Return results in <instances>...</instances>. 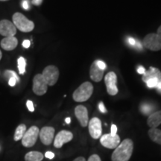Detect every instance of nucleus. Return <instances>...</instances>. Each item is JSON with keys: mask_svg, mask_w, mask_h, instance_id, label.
I'll return each instance as SVG.
<instances>
[{"mask_svg": "<svg viewBox=\"0 0 161 161\" xmlns=\"http://www.w3.org/2000/svg\"><path fill=\"white\" fill-rule=\"evenodd\" d=\"M88 128H89L90 135L92 138L97 140L100 136H102V122L98 118L93 117L91 119L88 123Z\"/></svg>", "mask_w": 161, "mask_h": 161, "instance_id": "11", "label": "nucleus"}, {"mask_svg": "<svg viewBox=\"0 0 161 161\" xmlns=\"http://www.w3.org/2000/svg\"><path fill=\"white\" fill-rule=\"evenodd\" d=\"M45 157L48 159H53L55 158V154L52 152H46L45 154Z\"/></svg>", "mask_w": 161, "mask_h": 161, "instance_id": "32", "label": "nucleus"}, {"mask_svg": "<svg viewBox=\"0 0 161 161\" xmlns=\"http://www.w3.org/2000/svg\"><path fill=\"white\" fill-rule=\"evenodd\" d=\"M33 92L37 96H43L47 92L48 84L42 74H37L33 78Z\"/></svg>", "mask_w": 161, "mask_h": 161, "instance_id": "7", "label": "nucleus"}, {"mask_svg": "<svg viewBox=\"0 0 161 161\" xmlns=\"http://www.w3.org/2000/svg\"><path fill=\"white\" fill-rule=\"evenodd\" d=\"M134 151V142L130 139H125L120 142L113 152L112 161H128Z\"/></svg>", "mask_w": 161, "mask_h": 161, "instance_id": "1", "label": "nucleus"}, {"mask_svg": "<svg viewBox=\"0 0 161 161\" xmlns=\"http://www.w3.org/2000/svg\"><path fill=\"white\" fill-rule=\"evenodd\" d=\"M55 136V128L50 126H45L40 130L39 137L42 143L45 146L51 145Z\"/></svg>", "mask_w": 161, "mask_h": 161, "instance_id": "12", "label": "nucleus"}, {"mask_svg": "<svg viewBox=\"0 0 161 161\" xmlns=\"http://www.w3.org/2000/svg\"><path fill=\"white\" fill-rule=\"evenodd\" d=\"M40 134V129L37 126H31L29 130H27L22 138V144L26 148H31L34 146L37 142Z\"/></svg>", "mask_w": 161, "mask_h": 161, "instance_id": "4", "label": "nucleus"}, {"mask_svg": "<svg viewBox=\"0 0 161 161\" xmlns=\"http://www.w3.org/2000/svg\"><path fill=\"white\" fill-rule=\"evenodd\" d=\"M148 136L153 142L161 145V130L158 128H151L148 130Z\"/></svg>", "mask_w": 161, "mask_h": 161, "instance_id": "19", "label": "nucleus"}, {"mask_svg": "<svg viewBox=\"0 0 161 161\" xmlns=\"http://www.w3.org/2000/svg\"><path fill=\"white\" fill-rule=\"evenodd\" d=\"M12 21L17 29L22 32H30L35 29V23L19 12H17L13 15Z\"/></svg>", "mask_w": 161, "mask_h": 161, "instance_id": "3", "label": "nucleus"}, {"mask_svg": "<svg viewBox=\"0 0 161 161\" xmlns=\"http://www.w3.org/2000/svg\"><path fill=\"white\" fill-rule=\"evenodd\" d=\"M157 34H158L159 35L161 36V25L160 26V27L158 28V33H157Z\"/></svg>", "mask_w": 161, "mask_h": 161, "instance_id": "40", "label": "nucleus"}, {"mask_svg": "<svg viewBox=\"0 0 161 161\" xmlns=\"http://www.w3.org/2000/svg\"><path fill=\"white\" fill-rule=\"evenodd\" d=\"M23 8L25 10H29V3H28L27 0H24L23 2Z\"/></svg>", "mask_w": 161, "mask_h": 161, "instance_id": "35", "label": "nucleus"}, {"mask_svg": "<svg viewBox=\"0 0 161 161\" xmlns=\"http://www.w3.org/2000/svg\"><path fill=\"white\" fill-rule=\"evenodd\" d=\"M141 110H142V112L144 114H148L151 112V110H152V108H151L150 106L145 104V105L142 106Z\"/></svg>", "mask_w": 161, "mask_h": 161, "instance_id": "25", "label": "nucleus"}, {"mask_svg": "<svg viewBox=\"0 0 161 161\" xmlns=\"http://www.w3.org/2000/svg\"><path fill=\"white\" fill-rule=\"evenodd\" d=\"M96 62H97L98 66H99V68H101V69H103V70L106 69L107 66H106V64L104 63V62L102 61V60H96Z\"/></svg>", "mask_w": 161, "mask_h": 161, "instance_id": "28", "label": "nucleus"}, {"mask_svg": "<svg viewBox=\"0 0 161 161\" xmlns=\"http://www.w3.org/2000/svg\"><path fill=\"white\" fill-rule=\"evenodd\" d=\"M147 124L151 128H156L161 124V110L150 114L147 120Z\"/></svg>", "mask_w": 161, "mask_h": 161, "instance_id": "17", "label": "nucleus"}, {"mask_svg": "<svg viewBox=\"0 0 161 161\" xmlns=\"http://www.w3.org/2000/svg\"><path fill=\"white\" fill-rule=\"evenodd\" d=\"M26 105H27L28 109L30 112H34L35 111V107H34V104L31 101L28 100L27 102H26Z\"/></svg>", "mask_w": 161, "mask_h": 161, "instance_id": "26", "label": "nucleus"}, {"mask_svg": "<svg viewBox=\"0 0 161 161\" xmlns=\"http://www.w3.org/2000/svg\"><path fill=\"white\" fill-rule=\"evenodd\" d=\"M87 161H102V160L98 154H92L90 157Z\"/></svg>", "mask_w": 161, "mask_h": 161, "instance_id": "27", "label": "nucleus"}, {"mask_svg": "<svg viewBox=\"0 0 161 161\" xmlns=\"http://www.w3.org/2000/svg\"><path fill=\"white\" fill-rule=\"evenodd\" d=\"M73 139V134L69 130H63L56 135L54 140V146L56 148H60L64 144L67 143Z\"/></svg>", "mask_w": 161, "mask_h": 161, "instance_id": "13", "label": "nucleus"}, {"mask_svg": "<svg viewBox=\"0 0 161 161\" xmlns=\"http://www.w3.org/2000/svg\"><path fill=\"white\" fill-rule=\"evenodd\" d=\"M142 44L146 49L154 52L159 51L161 49V36L155 33L148 34L144 37Z\"/></svg>", "mask_w": 161, "mask_h": 161, "instance_id": "5", "label": "nucleus"}, {"mask_svg": "<svg viewBox=\"0 0 161 161\" xmlns=\"http://www.w3.org/2000/svg\"><path fill=\"white\" fill-rule=\"evenodd\" d=\"M100 142L104 147L109 149L116 148L120 143V137L118 134L113 136L110 134H104L101 136Z\"/></svg>", "mask_w": 161, "mask_h": 161, "instance_id": "9", "label": "nucleus"}, {"mask_svg": "<svg viewBox=\"0 0 161 161\" xmlns=\"http://www.w3.org/2000/svg\"><path fill=\"white\" fill-rule=\"evenodd\" d=\"M93 92V86L89 81H85L74 91L72 98L77 102H84L91 97Z\"/></svg>", "mask_w": 161, "mask_h": 161, "instance_id": "2", "label": "nucleus"}, {"mask_svg": "<svg viewBox=\"0 0 161 161\" xmlns=\"http://www.w3.org/2000/svg\"><path fill=\"white\" fill-rule=\"evenodd\" d=\"M98 109L102 113H103V114H105L107 113V110L105 108V107H104V104L102 102H99V104H98Z\"/></svg>", "mask_w": 161, "mask_h": 161, "instance_id": "29", "label": "nucleus"}, {"mask_svg": "<svg viewBox=\"0 0 161 161\" xmlns=\"http://www.w3.org/2000/svg\"><path fill=\"white\" fill-rule=\"evenodd\" d=\"M26 126L24 124H20L19 126L16 128L14 136V141H19L22 140V138L23 137L24 134L26 131Z\"/></svg>", "mask_w": 161, "mask_h": 161, "instance_id": "21", "label": "nucleus"}, {"mask_svg": "<svg viewBox=\"0 0 161 161\" xmlns=\"http://www.w3.org/2000/svg\"><path fill=\"white\" fill-rule=\"evenodd\" d=\"M128 43H129V44H130V45H131V46H134L136 44L135 40H134V38H132V37L128 38Z\"/></svg>", "mask_w": 161, "mask_h": 161, "instance_id": "37", "label": "nucleus"}, {"mask_svg": "<svg viewBox=\"0 0 161 161\" xmlns=\"http://www.w3.org/2000/svg\"><path fill=\"white\" fill-rule=\"evenodd\" d=\"M17 64H18V69H19V74L23 75L25 72V66H26V62L25 58L23 57L19 58V59L17 60Z\"/></svg>", "mask_w": 161, "mask_h": 161, "instance_id": "22", "label": "nucleus"}, {"mask_svg": "<svg viewBox=\"0 0 161 161\" xmlns=\"http://www.w3.org/2000/svg\"><path fill=\"white\" fill-rule=\"evenodd\" d=\"M30 45H31V42H30L29 40H25L23 42V46L24 48H25V49L29 48Z\"/></svg>", "mask_w": 161, "mask_h": 161, "instance_id": "33", "label": "nucleus"}, {"mask_svg": "<svg viewBox=\"0 0 161 161\" xmlns=\"http://www.w3.org/2000/svg\"><path fill=\"white\" fill-rule=\"evenodd\" d=\"M146 69H145L143 66H139L138 69H137V72L139 74H141V75H143L145 72H146Z\"/></svg>", "mask_w": 161, "mask_h": 161, "instance_id": "34", "label": "nucleus"}, {"mask_svg": "<svg viewBox=\"0 0 161 161\" xmlns=\"http://www.w3.org/2000/svg\"><path fill=\"white\" fill-rule=\"evenodd\" d=\"M17 34V28L12 22L8 19H3L0 21V35L5 37H14Z\"/></svg>", "mask_w": 161, "mask_h": 161, "instance_id": "10", "label": "nucleus"}, {"mask_svg": "<svg viewBox=\"0 0 161 161\" xmlns=\"http://www.w3.org/2000/svg\"><path fill=\"white\" fill-rule=\"evenodd\" d=\"M18 45V40L15 37H8L1 40L0 46L5 51H12Z\"/></svg>", "mask_w": 161, "mask_h": 161, "instance_id": "16", "label": "nucleus"}, {"mask_svg": "<svg viewBox=\"0 0 161 161\" xmlns=\"http://www.w3.org/2000/svg\"><path fill=\"white\" fill-rule=\"evenodd\" d=\"M117 133V127H116V125H111V131H110V134L113 136L116 135Z\"/></svg>", "mask_w": 161, "mask_h": 161, "instance_id": "30", "label": "nucleus"}, {"mask_svg": "<svg viewBox=\"0 0 161 161\" xmlns=\"http://www.w3.org/2000/svg\"><path fill=\"white\" fill-rule=\"evenodd\" d=\"M2 57H3V53H2L1 50H0V60L2 59Z\"/></svg>", "mask_w": 161, "mask_h": 161, "instance_id": "41", "label": "nucleus"}, {"mask_svg": "<svg viewBox=\"0 0 161 161\" xmlns=\"http://www.w3.org/2000/svg\"><path fill=\"white\" fill-rule=\"evenodd\" d=\"M66 123H67V124H69L70 123V122H71V119H70L69 117H67V118H66Z\"/></svg>", "mask_w": 161, "mask_h": 161, "instance_id": "39", "label": "nucleus"}, {"mask_svg": "<svg viewBox=\"0 0 161 161\" xmlns=\"http://www.w3.org/2000/svg\"><path fill=\"white\" fill-rule=\"evenodd\" d=\"M42 75L48 86H54L57 83L58 78H59V69L57 66L54 65L47 66L43 69Z\"/></svg>", "mask_w": 161, "mask_h": 161, "instance_id": "6", "label": "nucleus"}, {"mask_svg": "<svg viewBox=\"0 0 161 161\" xmlns=\"http://www.w3.org/2000/svg\"><path fill=\"white\" fill-rule=\"evenodd\" d=\"M161 82L160 79H158V78H152V79L148 80L146 82L147 86L148 88H156L158 84Z\"/></svg>", "mask_w": 161, "mask_h": 161, "instance_id": "23", "label": "nucleus"}, {"mask_svg": "<svg viewBox=\"0 0 161 161\" xmlns=\"http://www.w3.org/2000/svg\"><path fill=\"white\" fill-rule=\"evenodd\" d=\"M43 160V154L39 152H28L25 156V161H42Z\"/></svg>", "mask_w": 161, "mask_h": 161, "instance_id": "20", "label": "nucleus"}, {"mask_svg": "<svg viewBox=\"0 0 161 161\" xmlns=\"http://www.w3.org/2000/svg\"><path fill=\"white\" fill-rule=\"evenodd\" d=\"M17 80L15 78H9L8 84L11 86H15V84H17Z\"/></svg>", "mask_w": 161, "mask_h": 161, "instance_id": "31", "label": "nucleus"}, {"mask_svg": "<svg viewBox=\"0 0 161 161\" xmlns=\"http://www.w3.org/2000/svg\"><path fill=\"white\" fill-rule=\"evenodd\" d=\"M104 70L99 68L96 60L91 64L90 69V77L95 82H99L103 78Z\"/></svg>", "mask_w": 161, "mask_h": 161, "instance_id": "15", "label": "nucleus"}, {"mask_svg": "<svg viewBox=\"0 0 161 161\" xmlns=\"http://www.w3.org/2000/svg\"><path fill=\"white\" fill-rule=\"evenodd\" d=\"M31 3L33 5H37V6H39L42 4L43 3V0H32Z\"/></svg>", "mask_w": 161, "mask_h": 161, "instance_id": "36", "label": "nucleus"}, {"mask_svg": "<svg viewBox=\"0 0 161 161\" xmlns=\"http://www.w3.org/2000/svg\"><path fill=\"white\" fill-rule=\"evenodd\" d=\"M75 115L82 127H86L89 123L88 111L85 106L78 105L75 108Z\"/></svg>", "mask_w": 161, "mask_h": 161, "instance_id": "14", "label": "nucleus"}, {"mask_svg": "<svg viewBox=\"0 0 161 161\" xmlns=\"http://www.w3.org/2000/svg\"><path fill=\"white\" fill-rule=\"evenodd\" d=\"M152 78H158L161 80V72L159 70L158 68H154L151 66L149 69L142 75V80L146 83L148 80L152 79Z\"/></svg>", "mask_w": 161, "mask_h": 161, "instance_id": "18", "label": "nucleus"}, {"mask_svg": "<svg viewBox=\"0 0 161 161\" xmlns=\"http://www.w3.org/2000/svg\"><path fill=\"white\" fill-rule=\"evenodd\" d=\"M4 75H5V77H9V78H15L17 81L19 80V78L17 76V73H16L14 71H12V70H6L5 73H4Z\"/></svg>", "mask_w": 161, "mask_h": 161, "instance_id": "24", "label": "nucleus"}, {"mask_svg": "<svg viewBox=\"0 0 161 161\" xmlns=\"http://www.w3.org/2000/svg\"><path fill=\"white\" fill-rule=\"evenodd\" d=\"M104 82L107 88L108 93L110 96H115L118 93L119 90L116 83H117V77L114 72H110L104 77Z\"/></svg>", "mask_w": 161, "mask_h": 161, "instance_id": "8", "label": "nucleus"}, {"mask_svg": "<svg viewBox=\"0 0 161 161\" xmlns=\"http://www.w3.org/2000/svg\"><path fill=\"white\" fill-rule=\"evenodd\" d=\"M73 161H86V160H85V158H83V157H78V158H75Z\"/></svg>", "mask_w": 161, "mask_h": 161, "instance_id": "38", "label": "nucleus"}, {"mask_svg": "<svg viewBox=\"0 0 161 161\" xmlns=\"http://www.w3.org/2000/svg\"><path fill=\"white\" fill-rule=\"evenodd\" d=\"M0 149H1V147H0Z\"/></svg>", "mask_w": 161, "mask_h": 161, "instance_id": "42", "label": "nucleus"}]
</instances>
